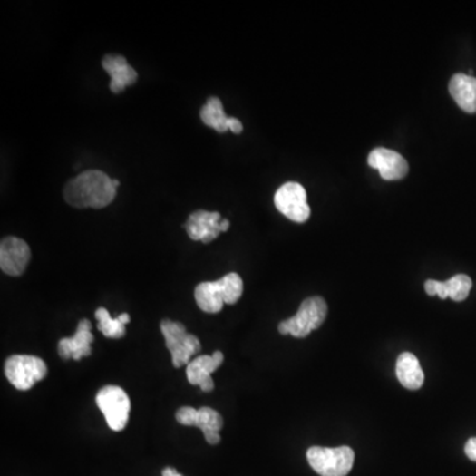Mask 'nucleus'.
<instances>
[{"label": "nucleus", "mask_w": 476, "mask_h": 476, "mask_svg": "<svg viewBox=\"0 0 476 476\" xmlns=\"http://www.w3.org/2000/svg\"><path fill=\"white\" fill-rule=\"evenodd\" d=\"M117 187L112 183L105 172L91 170L81 172L79 176L72 179L63 189V199L66 203L73 208H101L108 207L117 196Z\"/></svg>", "instance_id": "nucleus-1"}, {"label": "nucleus", "mask_w": 476, "mask_h": 476, "mask_svg": "<svg viewBox=\"0 0 476 476\" xmlns=\"http://www.w3.org/2000/svg\"><path fill=\"white\" fill-rule=\"evenodd\" d=\"M244 282L238 273H229L219 281L196 286L195 299L204 313H220L224 305H235L241 298Z\"/></svg>", "instance_id": "nucleus-2"}, {"label": "nucleus", "mask_w": 476, "mask_h": 476, "mask_svg": "<svg viewBox=\"0 0 476 476\" xmlns=\"http://www.w3.org/2000/svg\"><path fill=\"white\" fill-rule=\"evenodd\" d=\"M327 313L328 307L325 299L320 296H311L301 303V307L296 316L279 323L278 331L282 335H291L298 339L307 337L325 323Z\"/></svg>", "instance_id": "nucleus-3"}, {"label": "nucleus", "mask_w": 476, "mask_h": 476, "mask_svg": "<svg viewBox=\"0 0 476 476\" xmlns=\"http://www.w3.org/2000/svg\"><path fill=\"white\" fill-rule=\"evenodd\" d=\"M307 461L320 476H347L355 461L351 447H310Z\"/></svg>", "instance_id": "nucleus-4"}, {"label": "nucleus", "mask_w": 476, "mask_h": 476, "mask_svg": "<svg viewBox=\"0 0 476 476\" xmlns=\"http://www.w3.org/2000/svg\"><path fill=\"white\" fill-rule=\"evenodd\" d=\"M160 330L166 339L167 348L171 352L172 364L175 368L189 365L192 356L200 352V340L195 335L187 333L181 323L163 320L160 323Z\"/></svg>", "instance_id": "nucleus-5"}, {"label": "nucleus", "mask_w": 476, "mask_h": 476, "mask_svg": "<svg viewBox=\"0 0 476 476\" xmlns=\"http://www.w3.org/2000/svg\"><path fill=\"white\" fill-rule=\"evenodd\" d=\"M5 377L19 391H30L34 384L47 376L44 360L31 355H14L5 365Z\"/></svg>", "instance_id": "nucleus-6"}, {"label": "nucleus", "mask_w": 476, "mask_h": 476, "mask_svg": "<svg viewBox=\"0 0 476 476\" xmlns=\"http://www.w3.org/2000/svg\"><path fill=\"white\" fill-rule=\"evenodd\" d=\"M98 408L105 415L109 428L114 432H121L126 428L129 423L130 398L125 391L120 386L108 385L101 389L95 397Z\"/></svg>", "instance_id": "nucleus-7"}, {"label": "nucleus", "mask_w": 476, "mask_h": 476, "mask_svg": "<svg viewBox=\"0 0 476 476\" xmlns=\"http://www.w3.org/2000/svg\"><path fill=\"white\" fill-rule=\"evenodd\" d=\"M274 204L288 220L302 224L310 218L311 209L307 203V192L305 187L296 181H288L279 187L274 196Z\"/></svg>", "instance_id": "nucleus-8"}, {"label": "nucleus", "mask_w": 476, "mask_h": 476, "mask_svg": "<svg viewBox=\"0 0 476 476\" xmlns=\"http://www.w3.org/2000/svg\"><path fill=\"white\" fill-rule=\"evenodd\" d=\"M176 421L184 426L200 428L208 443H220V430L224 425V420H222L220 413L216 412L215 409L207 408V406L200 409L184 406L176 413Z\"/></svg>", "instance_id": "nucleus-9"}, {"label": "nucleus", "mask_w": 476, "mask_h": 476, "mask_svg": "<svg viewBox=\"0 0 476 476\" xmlns=\"http://www.w3.org/2000/svg\"><path fill=\"white\" fill-rule=\"evenodd\" d=\"M31 259V249L24 239L5 238L0 244V267L3 273L19 277L27 269Z\"/></svg>", "instance_id": "nucleus-10"}, {"label": "nucleus", "mask_w": 476, "mask_h": 476, "mask_svg": "<svg viewBox=\"0 0 476 476\" xmlns=\"http://www.w3.org/2000/svg\"><path fill=\"white\" fill-rule=\"evenodd\" d=\"M368 164L372 169L380 172L384 180H401L408 175L409 164L406 159L393 150L374 149L369 154Z\"/></svg>", "instance_id": "nucleus-11"}, {"label": "nucleus", "mask_w": 476, "mask_h": 476, "mask_svg": "<svg viewBox=\"0 0 476 476\" xmlns=\"http://www.w3.org/2000/svg\"><path fill=\"white\" fill-rule=\"evenodd\" d=\"M221 215L219 212H208L199 209L190 213L189 221L184 224L189 238L209 244L220 236Z\"/></svg>", "instance_id": "nucleus-12"}, {"label": "nucleus", "mask_w": 476, "mask_h": 476, "mask_svg": "<svg viewBox=\"0 0 476 476\" xmlns=\"http://www.w3.org/2000/svg\"><path fill=\"white\" fill-rule=\"evenodd\" d=\"M222 362H224V355L220 351H216L213 355H203V356L190 360L189 364L187 365L189 383L192 385L200 386L201 391L209 393L215 388L212 374L220 368Z\"/></svg>", "instance_id": "nucleus-13"}, {"label": "nucleus", "mask_w": 476, "mask_h": 476, "mask_svg": "<svg viewBox=\"0 0 476 476\" xmlns=\"http://www.w3.org/2000/svg\"><path fill=\"white\" fill-rule=\"evenodd\" d=\"M94 336L92 334V323L88 319L80 320L73 337H63L59 342V354L63 360L73 359L76 362L83 357L91 356L92 343Z\"/></svg>", "instance_id": "nucleus-14"}, {"label": "nucleus", "mask_w": 476, "mask_h": 476, "mask_svg": "<svg viewBox=\"0 0 476 476\" xmlns=\"http://www.w3.org/2000/svg\"><path fill=\"white\" fill-rule=\"evenodd\" d=\"M102 68L111 76L109 88L114 94L122 93L127 86L134 85L137 83V71L121 54H106L102 59Z\"/></svg>", "instance_id": "nucleus-15"}, {"label": "nucleus", "mask_w": 476, "mask_h": 476, "mask_svg": "<svg viewBox=\"0 0 476 476\" xmlns=\"http://www.w3.org/2000/svg\"><path fill=\"white\" fill-rule=\"evenodd\" d=\"M471 288V278L466 274H457L446 282L434 281V279L425 282V291L428 296H437L441 299L452 298L455 302L464 301Z\"/></svg>", "instance_id": "nucleus-16"}, {"label": "nucleus", "mask_w": 476, "mask_h": 476, "mask_svg": "<svg viewBox=\"0 0 476 476\" xmlns=\"http://www.w3.org/2000/svg\"><path fill=\"white\" fill-rule=\"evenodd\" d=\"M449 92L461 111L476 112V79L469 74L457 73L452 77Z\"/></svg>", "instance_id": "nucleus-17"}, {"label": "nucleus", "mask_w": 476, "mask_h": 476, "mask_svg": "<svg viewBox=\"0 0 476 476\" xmlns=\"http://www.w3.org/2000/svg\"><path fill=\"white\" fill-rule=\"evenodd\" d=\"M396 374L401 385L409 391H418L425 381V374H423L420 362L411 352H403L398 356Z\"/></svg>", "instance_id": "nucleus-18"}, {"label": "nucleus", "mask_w": 476, "mask_h": 476, "mask_svg": "<svg viewBox=\"0 0 476 476\" xmlns=\"http://www.w3.org/2000/svg\"><path fill=\"white\" fill-rule=\"evenodd\" d=\"M200 118L204 125L212 127L213 130L220 132V134L229 130V127H228V118L229 117L225 114L224 105H222L220 98H208L207 102L201 108Z\"/></svg>", "instance_id": "nucleus-19"}, {"label": "nucleus", "mask_w": 476, "mask_h": 476, "mask_svg": "<svg viewBox=\"0 0 476 476\" xmlns=\"http://www.w3.org/2000/svg\"><path fill=\"white\" fill-rule=\"evenodd\" d=\"M95 317L98 320V330L101 331L106 337L111 339H121L125 336L126 325H123L120 319H112L109 311L106 308L100 307L95 311Z\"/></svg>", "instance_id": "nucleus-20"}, {"label": "nucleus", "mask_w": 476, "mask_h": 476, "mask_svg": "<svg viewBox=\"0 0 476 476\" xmlns=\"http://www.w3.org/2000/svg\"><path fill=\"white\" fill-rule=\"evenodd\" d=\"M464 452H466L470 461H476V437L470 438L467 441L466 446H464Z\"/></svg>", "instance_id": "nucleus-21"}, {"label": "nucleus", "mask_w": 476, "mask_h": 476, "mask_svg": "<svg viewBox=\"0 0 476 476\" xmlns=\"http://www.w3.org/2000/svg\"><path fill=\"white\" fill-rule=\"evenodd\" d=\"M228 127H229L230 131L235 132V134H241L242 129H244L241 121L233 117L228 118Z\"/></svg>", "instance_id": "nucleus-22"}, {"label": "nucleus", "mask_w": 476, "mask_h": 476, "mask_svg": "<svg viewBox=\"0 0 476 476\" xmlns=\"http://www.w3.org/2000/svg\"><path fill=\"white\" fill-rule=\"evenodd\" d=\"M161 476H183L179 474L178 471H176L175 469H172V467H167V469L163 470V472H161Z\"/></svg>", "instance_id": "nucleus-23"}, {"label": "nucleus", "mask_w": 476, "mask_h": 476, "mask_svg": "<svg viewBox=\"0 0 476 476\" xmlns=\"http://www.w3.org/2000/svg\"><path fill=\"white\" fill-rule=\"evenodd\" d=\"M220 227H221V232H227V230L229 229L230 221L228 220V219H222Z\"/></svg>", "instance_id": "nucleus-24"}, {"label": "nucleus", "mask_w": 476, "mask_h": 476, "mask_svg": "<svg viewBox=\"0 0 476 476\" xmlns=\"http://www.w3.org/2000/svg\"><path fill=\"white\" fill-rule=\"evenodd\" d=\"M118 319H120L121 322L123 323V325H127V323L130 322V316L129 314L123 313V314H121L120 316H118Z\"/></svg>", "instance_id": "nucleus-25"}, {"label": "nucleus", "mask_w": 476, "mask_h": 476, "mask_svg": "<svg viewBox=\"0 0 476 476\" xmlns=\"http://www.w3.org/2000/svg\"><path fill=\"white\" fill-rule=\"evenodd\" d=\"M112 183H114V186L117 187V189L121 186L120 180H118V179H112Z\"/></svg>", "instance_id": "nucleus-26"}]
</instances>
